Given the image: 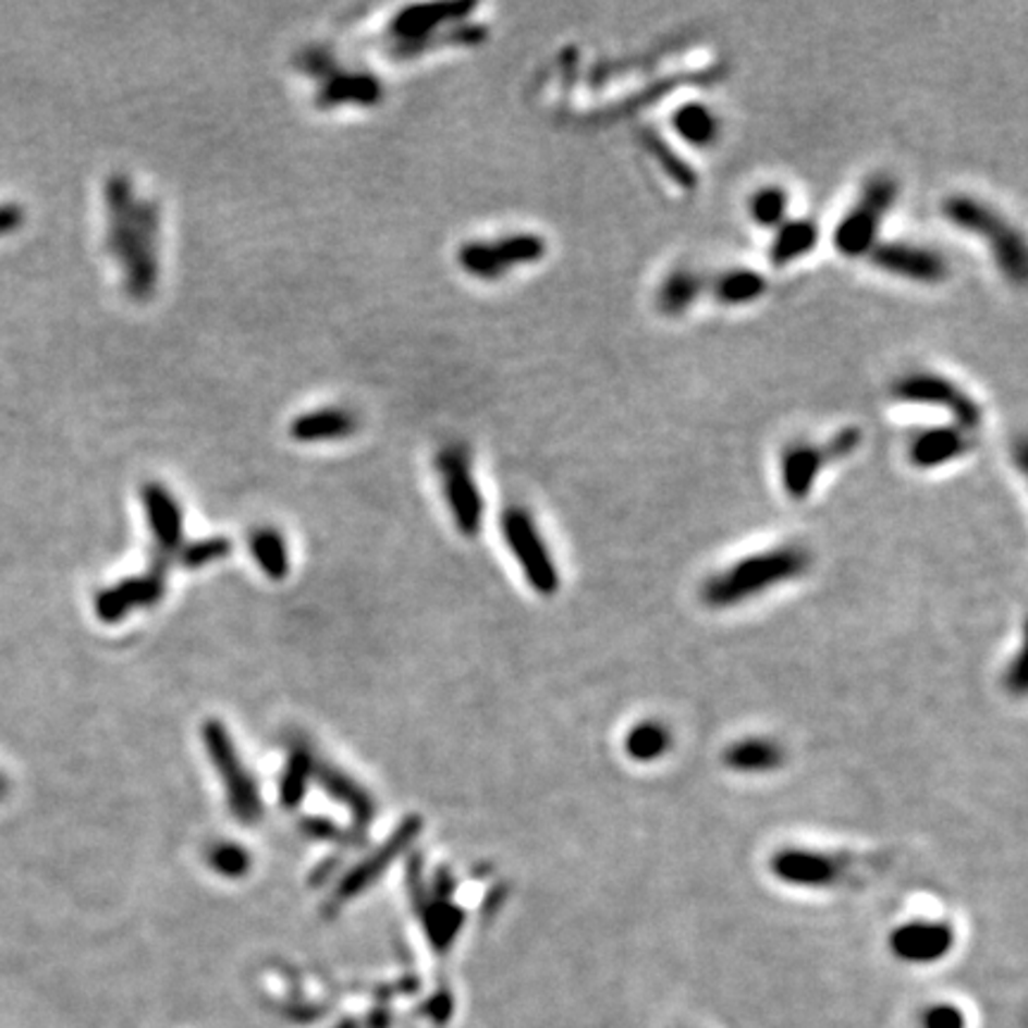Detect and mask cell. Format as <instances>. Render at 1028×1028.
Listing matches in <instances>:
<instances>
[{
	"mask_svg": "<svg viewBox=\"0 0 1028 1028\" xmlns=\"http://www.w3.org/2000/svg\"><path fill=\"white\" fill-rule=\"evenodd\" d=\"M500 526H503V538L512 558L517 560L526 584L534 588V593L543 598L558 596L562 586L558 560L552 555L546 536L538 529L531 512L524 507H510L505 510Z\"/></svg>",
	"mask_w": 1028,
	"mask_h": 1028,
	"instance_id": "7",
	"label": "cell"
},
{
	"mask_svg": "<svg viewBox=\"0 0 1028 1028\" xmlns=\"http://www.w3.org/2000/svg\"><path fill=\"white\" fill-rule=\"evenodd\" d=\"M144 507L158 543L162 548H174L182 538V510L172 493L160 484H148L144 488Z\"/></svg>",
	"mask_w": 1028,
	"mask_h": 1028,
	"instance_id": "24",
	"label": "cell"
},
{
	"mask_svg": "<svg viewBox=\"0 0 1028 1028\" xmlns=\"http://www.w3.org/2000/svg\"><path fill=\"white\" fill-rule=\"evenodd\" d=\"M812 552L798 543H783L743 555L702 578L698 598L707 610L729 612L767 598L795 584L812 570Z\"/></svg>",
	"mask_w": 1028,
	"mask_h": 1028,
	"instance_id": "1",
	"label": "cell"
},
{
	"mask_svg": "<svg viewBox=\"0 0 1028 1028\" xmlns=\"http://www.w3.org/2000/svg\"><path fill=\"white\" fill-rule=\"evenodd\" d=\"M5 791H8V783H5V779H3V776H0V798H3Z\"/></svg>",
	"mask_w": 1028,
	"mask_h": 1028,
	"instance_id": "32",
	"label": "cell"
},
{
	"mask_svg": "<svg viewBox=\"0 0 1028 1028\" xmlns=\"http://www.w3.org/2000/svg\"><path fill=\"white\" fill-rule=\"evenodd\" d=\"M640 144H642V148L650 152L652 160L658 162L662 174L670 176L676 186L686 188V191H693L698 186V174L690 167V162L684 160L681 156H676V150L670 144H666V140L658 132H652V128H650V132H640Z\"/></svg>",
	"mask_w": 1028,
	"mask_h": 1028,
	"instance_id": "25",
	"label": "cell"
},
{
	"mask_svg": "<svg viewBox=\"0 0 1028 1028\" xmlns=\"http://www.w3.org/2000/svg\"><path fill=\"white\" fill-rule=\"evenodd\" d=\"M893 401L903 405L941 409L957 427L976 431L983 424V405L962 386L938 371H911L900 377L891 389Z\"/></svg>",
	"mask_w": 1028,
	"mask_h": 1028,
	"instance_id": "8",
	"label": "cell"
},
{
	"mask_svg": "<svg viewBox=\"0 0 1028 1028\" xmlns=\"http://www.w3.org/2000/svg\"><path fill=\"white\" fill-rule=\"evenodd\" d=\"M821 241V227L809 217H788L786 222L771 231L769 262L776 269H786L812 255Z\"/></svg>",
	"mask_w": 1028,
	"mask_h": 1028,
	"instance_id": "17",
	"label": "cell"
},
{
	"mask_svg": "<svg viewBox=\"0 0 1028 1028\" xmlns=\"http://www.w3.org/2000/svg\"><path fill=\"white\" fill-rule=\"evenodd\" d=\"M957 933L953 923L943 919L919 917L907 919L889 933V950L893 957L907 964H935L953 953Z\"/></svg>",
	"mask_w": 1028,
	"mask_h": 1028,
	"instance_id": "13",
	"label": "cell"
},
{
	"mask_svg": "<svg viewBox=\"0 0 1028 1028\" xmlns=\"http://www.w3.org/2000/svg\"><path fill=\"white\" fill-rule=\"evenodd\" d=\"M705 286V279L696 269L678 267L660 281L658 293H654V303H658V310L664 317H684L690 307L700 301Z\"/></svg>",
	"mask_w": 1028,
	"mask_h": 1028,
	"instance_id": "22",
	"label": "cell"
},
{
	"mask_svg": "<svg viewBox=\"0 0 1028 1028\" xmlns=\"http://www.w3.org/2000/svg\"><path fill=\"white\" fill-rule=\"evenodd\" d=\"M771 879L793 891L827 893L843 889L855 879L850 855L809 845H783L769 855Z\"/></svg>",
	"mask_w": 1028,
	"mask_h": 1028,
	"instance_id": "6",
	"label": "cell"
},
{
	"mask_svg": "<svg viewBox=\"0 0 1028 1028\" xmlns=\"http://www.w3.org/2000/svg\"><path fill=\"white\" fill-rule=\"evenodd\" d=\"M622 750L634 764H658L674 750V734L660 719H640L626 729Z\"/></svg>",
	"mask_w": 1028,
	"mask_h": 1028,
	"instance_id": "19",
	"label": "cell"
},
{
	"mask_svg": "<svg viewBox=\"0 0 1028 1028\" xmlns=\"http://www.w3.org/2000/svg\"><path fill=\"white\" fill-rule=\"evenodd\" d=\"M710 291L719 305L748 307L764 298L769 291V279L752 267H734L714 277Z\"/></svg>",
	"mask_w": 1028,
	"mask_h": 1028,
	"instance_id": "20",
	"label": "cell"
},
{
	"mask_svg": "<svg viewBox=\"0 0 1028 1028\" xmlns=\"http://www.w3.org/2000/svg\"><path fill=\"white\" fill-rule=\"evenodd\" d=\"M253 555L267 576L281 578L289 572V552L284 538L274 529H262L253 536Z\"/></svg>",
	"mask_w": 1028,
	"mask_h": 1028,
	"instance_id": "28",
	"label": "cell"
},
{
	"mask_svg": "<svg viewBox=\"0 0 1028 1028\" xmlns=\"http://www.w3.org/2000/svg\"><path fill=\"white\" fill-rule=\"evenodd\" d=\"M357 417L345 407H319L313 413L298 415L289 427L293 441L298 443H327L348 439L357 431Z\"/></svg>",
	"mask_w": 1028,
	"mask_h": 1028,
	"instance_id": "18",
	"label": "cell"
},
{
	"mask_svg": "<svg viewBox=\"0 0 1028 1028\" xmlns=\"http://www.w3.org/2000/svg\"><path fill=\"white\" fill-rule=\"evenodd\" d=\"M788 752L776 738L743 736L722 750V764L736 776H769L786 767Z\"/></svg>",
	"mask_w": 1028,
	"mask_h": 1028,
	"instance_id": "16",
	"label": "cell"
},
{
	"mask_svg": "<svg viewBox=\"0 0 1028 1028\" xmlns=\"http://www.w3.org/2000/svg\"><path fill=\"white\" fill-rule=\"evenodd\" d=\"M212 862H215L217 869L229 873V877H234V873H241L243 869L248 867L246 855H243L241 850H236V847H222L220 853H215Z\"/></svg>",
	"mask_w": 1028,
	"mask_h": 1028,
	"instance_id": "30",
	"label": "cell"
},
{
	"mask_svg": "<svg viewBox=\"0 0 1028 1028\" xmlns=\"http://www.w3.org/2000/svg\"><path fill=\"white\" fill-rule=\"evenodd\" d=\"M927 1028H964V1017L957 1007H935L929 1012Z\"/></svg>",
	"mask_w": 1028,
	"mask_h": 1028,
	"instance_id": "31",
	"label": "cell"
},
{
	"mask_svg": "<svg viewBox=\"0 0 1028 1028\" xmlns=\"http://www.w3.org/2000/svg\"><path fill=\"white\" fill-rule=\"evenodd\" d=\"M1002 686L1009 693V696H1024L1026 690V662H1024V650L1017 652V658L1007 662L1005 672H1002Z\"/></svg>",
	"mask_w": 1028,
	"mask_h": 1028,
	"instance_id": "29",
	"label": "cell"
},
{
	"mask_svg": "<svg viewBox=\"0 0 1028 1028\" xmlns=\"http://www.w3.org/2000/svg\"><path fill=\"white\" fill-rule=\"evenodd\" d=\"M477 10L474 3H443V5H413L397 12L393 20V34L397 41V56H415L431 41V34L443 24L465 20Z\"/></svg>",
	"mask_w": 1028,
	"mask_h": 1028,
	"instance_id": "15",
	"label": "cell"
},
{
	"mask_svg": "<svg viewBox=\"0 0 1028 1028\" xmlns=\"http://www.w3.org/2000/svg\"><path fill=\"white\" fill-rule=\"evenodd\" d=\"M941 212L947 224L986 243L1002 277L1012 284H1024L1028 274L1026 243L1005 217L995 212L991 205L971 196H962V193L947 196L941 205Z\"/></svg>",
	"mask_w": 1028,
	"mask_h": 1028,
	"instance_id": "3",
	"label": "cell"
},
{
	"mask_svg": "<svg viewBox=\"0 0 1028 1028\" xmlns=\"http://www.w3.org/2000/svg\"><path fill=\"white\" fill-rule=\"evenodd\" d=\"M205 743H208V750L215 757L217 771H220V776L227 786L231 809H234V815L238 817V821H243V824H253V821H257V817H260L262 812L260 795H257L250 774H246V769H243L234 745H231V738L227 736V731L217 722L208 724L205 726Z\"/></svg>",
	"mask_w": 1028,
	"mask_h": 1028,
	"instance_id": "12",
	"label": "cell"
},
{
	"mask_svg": "<svg viewBox=\"0 0 1028 1028\" xmlns=\"http://www.w3.org/2000/svg\"><path fill=\"white\" fill-rule=\"evenodd\" d=\"M976 441L974 433L957 427V424H933L919 429L907 441V462L919 472L943 469L953 462L969 455Z\"/></svg>",
	"mask_w": 1028,
	"mask_h": 1028,
	"instance_id": "14",
	"label": "cell"
},
{
	"mask_svg": "<svg viewBox=\"0 0 1028 1028\" xmlns=\"http://www.w3.org/2000/svg\"><path fill=\"white\" fill-rule=\"evenodd\" d=\"M862 441V429L843 427L824 443H791L783 450L779 460V481L783 493H786L793 503H805V500L815 493L821 474L831 465H835V462H843L855 455Z\"/></svg>",
	"mask_w": 1028,
	"mask_h": 1028,
	"instance_id": "5",
	"label": "cell"
},
{
	"mask_svg": "<svg viewBox=\"0 0 1028 1028\" xmlns=\"http://www.w3.org/2000/svg\"><path fill=\"white\" fill-rule=\"evenodd\" d=\"M112 217V248L126 269V284L136 298H144L156 286L158 260V210L156 205L136 200L124 176H114L108 186Z\"/></svg>",
	"mask_w": 1028,
	"mask_h": 1028,
	"instance_id": "2",
	"label": "cell"
},
{
	"mask_svg": "<svg viewBox=\"0 0 1028 1028\" xmlns=\"http://www.w3.org/2000/svg\"><path fill=\"white\" fill-rule=\"evenodd\" d=\"M788 210H791L788 191L776 184H767L762 188H757L748 203L750 220L760 229H769V231H774L776 227H781L788 220Z\"/></svg>",
	"mask_w": 1028,
	"mask_h": 1028,
	"instance_id": "26",
	"label": "cell"
},
{
	"mask_svg": "<svg viewBox=\"0 0 1028 1028\" xmlns=\"http://www.w3.org/2000/svg\"><path fill=\"white\" fill-rule=\"evenodd\" d=\"M548 255V241L529 231L493 241H469L457 253L462 272L479 281H498L512 269L538 265Z\"/></svg>",
	"mask_w": 1028,
	"mask_h": 1028,
	"instance_id": "9",
	"label": "cell"
},
{
	"mask_svg": "<svg viewBox=\"0 0 1028 1028\" xmlns=\"http://www.w3.org/2000/svg\"><path fill=\"white\" fill-rule=\"evenodd\" d=\"M674 134L690 148H712L722 136L717 112L700 100H688L672 112Z\"/></svg>",
	"mask_w": 1028,
	"mask_h": 1028,
	"instance_id": "21",
	"label": "cell"
},
{
	"mask_svg": "<svg viewBox=\"0 0 1028 1028\" xmlns=\"http://www.w3.org/2000/svg\"><path fill=\"white\" fill-rule=\"evenodd\" d=\"M436 467L441 472L445 503L453 512L455 526L465 536H477L484 524V495L474 479L467 450L460 445L441 450L436 455Z\"/></svg>",
	"mask_w": 1028,
	"mask_h": 1028,
	"instance_id": "10",
	"label": "cell"
},
{
	"mask_svg": "<svg viewBox=\"0 0 1028 1028\" xmlns=\"http://www.w3.org/2000/svg\"><path fill=\"white\" fill-rule=\"evenodd\" d=\"M871 265L879 272L911 281V284L935 286L950 277V265L943 253H938L921 243L907 241H879V246L869 255Z\"/></svg>",
	"mask_w": 1028,
	"mask_h": 1028,
	"instance_id": "11",
	"label": "cell"
},
{
	"mask_svg": "<svg viewBox=\"0 0 1028 1028\" xmlns=\"http://www.w3.org/2000/svg\"><path fill=\"white\" fill-rule=\"evenodd\" d=\"M383 94V86L371 74H333L321 86L319 106H375Z\"/></svg>",
	"mask_w": 1028,
	"mask_h": 1028,
	"instance_id": "23",
	"label": "cell"
},
{
	"mask_svg": "<svg viewBox=\"0 0 1028 1028\" xmlns=\"http://www.w3.org/2000/svg\"><path fill=\"white\" fill-rule=\"evenodd\" d=\"M160 593V584H156V578H146V582H128L120 586L112 593H106L98 600V612L106 616V620H120V616L126 612V608H136L140 602H150L156 600Z\"/></svg>",
	"mask_w": 1028,
	"mask_h": 1028,
	"instance_id": "27",
	"label": "cell"
},
{
	"mask_svg": "<svg viewBox=\"0 0 1028 1028\" xmlns=\"http://www.w3.org/2000/svg\"><path fill=\"white\" fill-rule=\"evenodd\" d=\"M897 196L900 186L893 176L873 174L859 191V198L835 222L831 234L833 250L845 257V260L869 257L871 250L879 246L883 222L897 203Z\"/></svg>",
	"mask_w": 1028,
	"mask_h": 1028,
	"instance_id": "4",
	"label": "cell"
}]
</instances>
